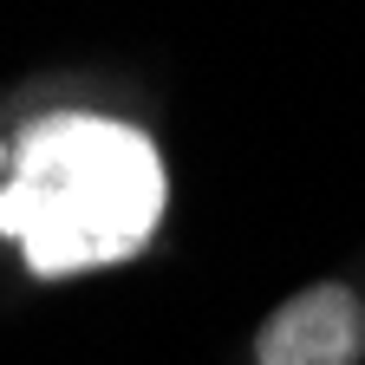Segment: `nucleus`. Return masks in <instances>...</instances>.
Wrapping results in <instances>:
<instances>
[{
	"instance_id": "obj_1",
	"label": "nucleus",
	"mask_w": 365,
	"mask_h": 365,
	"mask_svg": "<svg viewBox=\"0 0 365 365\" xmlns=\"http://www.w3.org/2000/svg\"><path fill=\"white\" fill-rule=\"evenodd\" d=\"M170 176L157 144L124 118L53 111L33 118L0 182V235L26 255L33 281L118 267L157 242Z\"/></svg>"
},
{
	"instance_id": "obj_2",
	"label": "nucleus",
	"mask_w": 365,
	"mask_h": 365,
	"mask_svg": "<svg viewBox=\"0 0 365 365\" xmlns=\"http://www.w3.org/2000/svg\"><path fill=\"white\" fill-rule=\"evenodd\" d=\"M359 359H365V300L346 281H313L307 294L281 300L255 333V365H359Z\"/></svg>"
},
{
	"instance_id": "obj_3",
	"label": "nucleus",
	"mask_w": 365,
	"mask_h": 365,
	"mask_svg": "<svg viewBox=\"0 0 365 365\" xmlns=\"http://www.w3.org/2000/svg\"><path fill=\"white\" fill-rule=\"evenodd\" d=\"M0 157H7V150H0Z\"/></svg>"
}]
</instances>
